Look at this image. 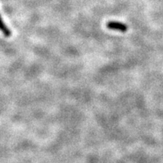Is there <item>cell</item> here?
Instances as JSON below:
<instances>
[{
  "label": "cell",
  "instance_id": "cell-1",
  "mask_svg": "<svg viewBox=\"0 0 163 163\" xmlns=\"http://www.w3.org/2000/svg\"><path fill=\"white\" fill-rule=\"evenodd\" d=\"M106 27L109 29H113V30H118L120 32L125 33L127 31L128 26L125 25V24L118 21H110L106 24Z\"/></svg>",
  "mask_w": 163,
  "mask_h": 163
},
{
  "label": "cell",
  "instance_id": "cell-2",
  "mask_svg": "<svg viewBox=\"0 0 163 163\" xmlns=\"http://www.w3.org/2000/svg\"><path fill=\"white\" fill-rule=\"evenodd\" d=\"M0 31L4 34V36H6V37H9V36H11V30H10L9 28L7 27L6 24H5L4 21L2 20L1 15H0Z\"/></svg>",
  "mask_w": 163,
  "mask_h": 163
}]
</instances>
